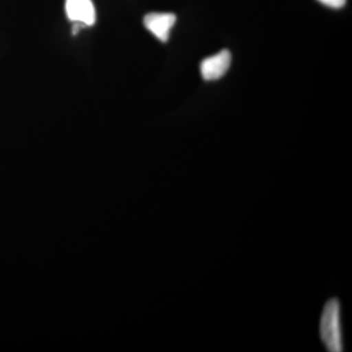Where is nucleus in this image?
I'll list each match as a JSON object with an SVG mask.
<instances>
[{
    "mask_svg": "<svg viewBox=\"0 0 352 352\" xmlns=\"http://www.w3.org/2000/svg\"><path fill=\"white\" fill-rule=\"evenodd\" d=\"M319 333L322 344L327 351H344L342 305L338 298H331L324 305L320 317Z\"/></svg>",
    "mask_w": 352,
    "mask_h": 352,
    "instance_id": "f257e3e1",
    "label": "nucleus"
},
{
    "mask_svg": "<svg viewBox=\"0 0 352 352\" xmlns=\"http://www.w3.org/2000/svg\"><path fill=\"white\" fill-rule=\"evenodd\" d=\"M231 64V53L223 50L204 59L201 63V75L205 80H219L226 75Z\"/></svg>",
    "mask_w": 352,
    "mask_h": 352,
    "instance_id": "f03ea898",
    "label": "nucleus"
},
{
    "mask_svg": "<svg viewBox=\"0 0 352 352\" xmlns=\"http://www.w3.org/2000/svg\"><path fill=\"white\" fill-rule=\"evenodd\" d=\"M143 22L148 31L159 41L166 43L175 24L176 16L173 13H149L145 16Z\"/></svg>",
    "mask_w": 352,
    "mask_h": 352,
    "instance_id": "7ed1b4c3",
    "label": "nucleus"
},
{
    "mask_svg": "<svg viewBox=\"0 0 352 352\" xmlns=\"http://www.w3.org/2000/svg\"><path fill=\"white\" fill-rule=\"evenodd\" d=\"M66 13L69 20L76 24L92 25L96 20L92 0H66Z\"/></svg>",
    "mask_w": 352,
    "mask_h": 352,
    "instance_id": "20e7f679",
    "label": "nucleus"
},
{
    "mask_svg": "<svg viewBox=\"0 0 352 352\" xmlns=\"http://www.w3.org/2000/svg\"><path fill=\"white\" fill-rule=\"evenodd\" d=\"M321 3L325 4L331 8L339 9L344 6L346 0H318Z\"/></svg>",
    "mask_w": 352,
    "mask_h": 352,
    "instance_id": "39448f33",
    "label": "nucleus"
}]
</instances>
